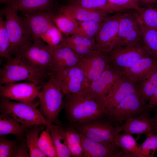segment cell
Wrapping results in <instances>:
<instances>
[{"mask_svg":"<svg viewBox=\"0 0 157 157\" xmlns=\"http://www.w3.org/2000/svg\"><path fill=\"white\" fill-rule=\"evenodd\" d=\"M63 104L66 119L71 125L97 117L109 116L110 113V108L87 91L65 94Z\"/></svg>","mask_w":157,"mask_h":157,"instance_id":"cell-1","label":"cell"},{"mask_svg":"<svg viewBox=\"0 0 157 157\" xmlns=\"http://www.w3.org/2000/svg\"><path fill=\"white\" fill-rule=\"evenodd\" d=\"M51 70L38 69L29 65L16 55L7 61L0 69V85L26 81L43 86L52 74Z\"/></svg>","mask_w":157,"mask_h":157,"instance_id":"cell-2","label":"cell"},{"mask_svg":"<svg viewBox=\"0 0 157 157\" xmlns=\"http://www.w3.org/2000/svg\"><path fill=\"white\" fill-rule=\"evenodd\" d=\"M64 95L52 72L49 80L41 88L38 97L39 110L50 124L54 123L60 126L63 124L59 119V116L64 109Z\"/></svg>","mask_w":157,"mask_h":157,"instance_id":"cell-3","label":"cell"},{"mask_svg":"<svg viewBox=\"0 0 157 157\" xmlns=\"http://www.w3.org/2000/svg\"><path fill=\"white\" fill-rule=\"evenodd\" d=\"M39 103H26L14 101L0 96L1 113L6 114L26 129L36 124H43L49 126L50 124L37 107Z\"/></svg>","mask_w":157,"mask_h":157,"instance_id":"cell-4","label":"cell"},{"mask_svg":"<svg viewBox=\"0 0 157 157\" xmlns=\"http://www.w3.org/2000/svg\"><path fill=\"white\" fill-rule=\"evenodd\" d=\"M88 138L108 145L116 144L120 126L110 116L99 117L71 125Z\"/></svg>","mask_w":157,"mask_h":157,"instance_id":"cell-5","label":"cell"},{"mask_svg":"<svg viewBox=\"0 0 157 157\" xmlns=\"http://www.w3.org/2000/svg\"><path fill=\"white\" fill-rule=\"evenodd\" d=\"M16 55L34 67L51 70V49L40 38L31 37L20 47Z\"/></svg>","mask_w":157,"mask_h":157,"instance_id":"cell-6","label":"cell"},{"mask_svg":"<svg viewBox=\"0 0 157 157\" xmlns=\"http://www.w3.org/2000/svg\"><path fill=\"white\" fill-rule=\"evenodd\" d=\"M131 10L122 12L113 48L143 42L138 14L135 10Z\"/></svg>","mask_w":157,"mask_h":157,"instance_id":"cell-7","label":"cell"},{"mask_svg":"<svg viewBox=\"0 0 157 157\" xmlns=\"http://www.w3.org/2000/svg\"><path fill=\"white\" fill-rule=\"evenodd\" d=\"M17 11L8 5L1 12L5 17L6 27L10 41L9 53L13 57L17 54L20 47L31 37Z\"/></svg>","mask_w":157,"mask_h":157,"instance_id":"cell-8","label":"cell"},{"mask_svg":"<svg viewBox=\"0 0 157 157\" xmlns=\"http://www.w3.org/2000/svg\"><path fill=\"white\" fill-rule=\"evenodd\" d=\"M154 108L144 102L138 90L127 96L116 107L111 108L109 116L120 126L126 120L150 113Z\"/></svg>","mask_w":157,"mask_h":157,"instance_id":"cell-9","label":"cell"},{"mask_svg":"<svg viewBox=\"0 0 157 157\" xmlns=\"http://www.w3.org/2000/svg\"><path fill=\"white\" fill-rule=\"evenodd\" d=\"M152 54L142 42L113 48L107 55L110 63L123 72L141 59Z\"/></svg>","mask_w":157,"mask_h":157,"instance_id":"cell-10","label":"cell"},{"mask_svg":"<svg viewBox=\"0 0 157 157\" xmlns=\"http://www.w3.org/2000/svg\"><path fill=\"white\" fill-rule=\"evenodd\" d=\"M64 94L82 93L89 86L85 74L78 66L60 69L52 72Z\"/></svg>","mask_w":157,"mask_h":157,"instance_id":"cell-11","label":"cell"},{"mask_svg":"<svg viewBox=\"0 0 157 157\" xmlns=\"http://www.w3.org/2000/svg\"><path fill=\"white\" fill-rule=\"evenodd\" d=\"M122 13L117 12L108 16L102 23L94 37L98 51L107 54L113 48L118 34Z\"/></svg>","mask_w":157,"mask_h":157,"instance_id":"cell-12","label":"cell"},{"mask_svg":"<svg viewBox=\"0 0 157 157\" xmlns=\"http://www.w3.org/2000/svg\"><path fill=\"white\" fill-rule=\"evenodd\" d=\"M42 86L33 83H9L0 85V95L11 100L33 103Z\"/></svg>","mask_w":157,"mask_h":157,"instance_id":"cell-13","label":"cell"},{"mask_svg":"<svg viewBox=\"0 0 157 157\" xmlns=\"http://www.w3.org/2000/svg\"><path fill=\"white\" fill-rule=\"evenodd\" d=\"M124 75L123 71L111 64L98 79L90 84L87 92L103 104L110 88Z\"/></svg>","mask_w":157,"mask_h":157,"instance_id":"cell-14","label":"cell"},{"mask_svg":"<svg viewBox=\"0 0 157 157\" xmlns=\"http://www.w3.org/2000/svg\"><path fill=\"white\" fill-rule=\"evenodd\" d=\"M111 64L107 54L97 51L90 56L81 58L78 66L90 85L98 79Z\"/></svg>","mask_w":157,"mask_h":157,"instance_id":"cell-15","label":"cell"},{"mask_svg":"<svg viewBox=\"0 0 157 157\" xmlns=\"http://www.w3.org/2000/svg\"><path fill=\"white\" fill-rule=\"evenodd\" d=\"M138 90V83L133 81L124 74L119 78L110 88L103 104L107 108H115L128 95Z\"/></svg>","mask_w":157,"mask_h":157,"instance_id":"cell-16","label":"cell"},{"mask_svg":"<svg viewBox=\"0 0 157 157\" xmlns=\"http://www.w3.org/2000/svg\"><path fill=\"white\" fill-rule=\"evenodd\" d=\"M78 131L83 149L82 157H126L124 152L116 144L108 145L94 141Z\"/></svg>","mask_w":157,"mask_h":157,"instance_id":"cell-17","label":"cell"},{"mask_svg":"<svg viewBox=\"0 0 157 157\" xmlns=\"http://www.w3.org/2000/svg\"><path fill=\"white\" fill-rule=\"evenodd\" d=\"M53 15L50 11L32 14L25 13L21 18L30 35L33 38H40L54 25Z\"/></svg>","mask_w":157,"mask_h":157,"instance_id":"cell-18","label":"cell"},{"mask_svg":"<svg viewBox=\"0 0 157 157\" xmlns=\"http://www.w3.org/2000/svg\"><path fill=\"white\" fill-rule=\"evenodd\" d=\"M51 49L52 72L64 68L78 66L81 58L68 46L60 43Z\"/></svg>","mask_w":157,"mask_h":157,"instance_id":"cell-19","label":"cell"},{"mask_svg":"<svg viewBox=\"0 0 157 157\" xmlns=\"http://www.w3.org/2000/svg\"><path fill=\"white\" fill-rule=\"evenodd\" d=\"M119 131L132 135L144 134L147 137L150 134L157 133V129L150 113H146L126 120L119 126Z\"/></svg>","mask_w":157,"mask_h":157,"instance_id":"cell-20","label":"cell"},{"mask_svg":"<svg viewBox=\"0 0 157 157\" xmlns=\"http://www.w3.org/2000/svg\"><path fill=\"white\" fill-rule=\"evenodd\" d=\"M59 11L78 21H92L102 23L108 16V13L103 10H91L71 5L62 6Z\"/></svg>","mask_w":157,"mask_h":157,"instance_id":"cell-21","label":"cell"},{"mask_svg":"<svg viewBox=\"0 0 157 157\" xmlns=\"http://www.w3.org/2000/svg\"><path fill=\"white\" fill-rule=\"evenodd\" d=\"M157 65V56L153 54L141 59L124 71V74L133 81L138 83Z\"/></svg>","mask_w":157,"mask_h":157,"instance_id":"cell-22","label":"cell"},{"mask_svg":"<svg viewBox=\"0 0 157 157\" xmlns=\"http://www.w3.org/2000/svg\"><path fill=\"white\" fill-rule=\"evenodd\" d=\"M8 5L18 11L32 14L51 11L53 0H16Z\"/></svg>","mask_w":157,"mask_h":157,"instance_id":"cell-23","label":"cell"},{"mask_svg":"<svg viewBox=\"0 0 157 157\" xmlns=\"http://www.w3.org/2000/svg\"><path fill=\"white\" fill-rule=\"evenodd\" d=\"M62 125L51 124L47 127V130L50 133L52 138L58 157H72L67 147L65 130Z\"/></svg>","mask_w":157,"mask_h":157,"instance_id":"cell-24","label":"cell"},{"mask_svg":"<svg viewBox=\"0 0 157 157\" xmlns=\"http://www.w3.org/2000/svg\"><path fill=\"white\" fill-rule=\"evenodd\" d=\"M115 142L125 153L126 157H141L139 145L132 135L124 131L117 135Z\"/></svg>","mask_w":157,"mask_h":157,"instance_id":"cell-25","label":"cell"},{"mask_svg":"<svg viewBox=\"0 0 157 157\" xmlns=\"http://www.w3.org/2000/svg\"><path fill=\"white\" fill-rule=\"evenodd\" d=\"M138 83L141 98L147 104L157 87V65L141 81Z\"/></svg>","mask_w":157,"mask_h":157,"instance_id":"cell-26","label":"cell"},{"mask_svg":"<svg viewBox=\"0 0 157 157\" xmlns=\"http://www.w3.org/2000/svg\"><path fill=\"white\" fill-rule=\"evenodd\" d=\"M26 129L8 115L0 114V136L11 134L19 138H26L25 132Z\"/></svg>","mask_w":157,"mask_h":157,"instance_id":"cell-27","label":"cell"},{"mask_svg":"<svg viewBox=\"0 0 157 157\" xmlns=\"http://www.w3.org/2000/svg\"><path fill=\"white\" fill-rule=\"evenodd\" d=\"M62 126L65 130L67 147L72 157H83V149L78 130L69 124L65 127L63 124Z\"/></svg>","mask_w":157,"mask_h":157,"instance_id":"cell-28","label":"cell"},{"mask_svg":"<svg viewBox=\"0 0 157 157\" xmlns=\"http://www.w3.org/2000/svg\"><path fill=\"white\" fill-rule=\"evenodd\" d=\"M45 125L38 124L33 125L26 129L25 137L29 150L30 157H46L47 156L40 150L38 146L39 134L43 131Z\"/></svg>","mask_w":157,"mask_h":157,"instance_id":"cell-29","label":"cell"},{"mask_svg":"<svg viewBox=\"0 0 157 157\" xmlns=\"http://www.w3.org/2000/svg\"><path fill=\"white\" fill-rule=\"evenodd\" d=\"M59 13L53 15L54 24L61 32L66 35H74L79 26L78 21L60 11Z\"/></svg>","mask_w":157,"mask_h":157,"instance_id":"cell-30","label":"cell"},{"mask_svg":"<svg viewBox=\"0 0 157 157\" xmlns=\"http://www.w3.org/2000/svg\"><path fill=\"white\" fill-rule=\"evenodd\" d=\"M138 17L142 41L146 47L157 56V29L146 25Z\"/></svg>","mask_w":157,"mask_h":157,"instance_id":"cell-31","label":"cell"},{"mask_svg":"<svg viewBox=\"0 0 157 157\" xmlns=\"http://www.w3.org/2000/svg\"><path fill=\"white\" fill-rule=\"evenodd\" d=\"M71 5L91 10H103L108 13L115 12L108 0H72Z\"/></svg>","mask_w":157,"mask_h":157,"instance_id":"cell-32","label":"cell"},{"mask_svg":"<svg viewBox=\"0 0 157 157\" xmlns=\"http://www.w3.org/2000/svg\"><path fill=\"white\" fill-rule=\"evenodd\" d=\"M136 11L143 23L148 26L157 29V4L140 7Z\"/></svg>","mask_w":157,"mask_h":157,"instance_id":"cell-33","label":"cell"},{"mask_svg":"<svg viewBox=\"0 0 157 157\" xmlns=\"http://www.w3.org/2000/svg\"><path fill=\"white\" fill-rule=\"evenodd\" d=\"M38 146L40 151L47 157H58L56 148L50 133L43 130L38 141Z\"/></svg>","mask_w":157,"mask_h":157,"instance_id":"cell-34","label":"cell"},{"mask_svg":"<svg viewBox=\"0 0 157 157\" xmlns=\"http://www.w3.org/2000/svg\"><path fill=\"white\" fill-rule=\"evenodd\" d=\"M2 14L0 16V56L7 60L11 59L13 56L9 53L10 41L6 28L5 21L3 20Z\"/></svg>","mask_w":157,"mask_h":157,"instance_id":"cell-35","label":"cell"},{"mask_svg":"<svg viewBox=\"0 0 157 157\" xmlns=\"http://www.w3.org/2000/svg\"><path fill=\"white\" fill-rule=\"evenodd\" d=\"M79 26L73 35L88 37H94L101 26L102 23L92 21H78Z\"/></svg>","mask_w":157,"mask_h":157,"instance_id":"cell-36","label":"cell"},{"mask_svg":"<svg viewBox=\"0 0 157 157\" xmlns=\"http://www.w3.org/2000/svg\"><path fill=\"white\" fill-rule=\"evenodd\" d=\"M140 145L141 157H153L157 150V133L149 135Z\"/></svg>","mask_w":157,"mask_h":157,"instance_id":"cell-37","label":"cell"},{"mask_svg":"<svg viewBox=\"0 0 157 157\" xmlns=\"http://www.w3.org/2000/svg\"><path fill=\"white\" fill-rule=\"evenodd\" d=\"M61 43L68 46H85L97 50L94 37L90 38L73 35L63 38Z\"/></svg>","mask_w":157,"mask_h":157,"instance_id":"cell-38","label":"cell"},{"mask_svg":"<svg viewBox=\"0 0 157 157\" xmlns=\"http://www.w3.org/2000/svg\"><path fill=\"white\" fill-rule=\"evenodd\" d=\"M40 38L51 48L60 44L63 39L61 31L55 25L49 28Z\"/></svg>","mask_w":157,"mask_h":157,"instance_id":"cell-39","label":"cell"},{"mask_svg":"<svg viewBox=\"0 0 157 157\" xmlns=\"http://www.w3.org/2000/svg\"><path fill=\"white\" fill-rule=\"evenodd\" d=\"M115 12H123L129 10L137 11L140 8L137 0H108Z\"/></svg>","mask_w":157,"mask_h":157,"instance_id":"cell-40","label":"cell"},{"mask_svg":"<svg viewBox=\"0 0 157 157\" xmlns=\"http://www.w3.org/2000/svg\"><path fill=\"white\" fill-rule=\"evenodd\" d=\"M19 140L17 137L13 140L7 139L5 136L0 137V157H12Z\"/></svg>","mask_w":157,"mask_h":157,"instance_id":"cell-41","label":"cell"},{"mask_svg":"<svg viewBox=\"0 0 157 157\" xmlns=\"http://www.w3.org/2000/svg\"><path fill=\"white\" fill-rule=\"evenodd\" d=\"M29 149L26 138H19V140L12 157H28V151Z\"/></svg>","mask_w":157,"mask_h":157,"instance_id":"cell-42","label":"cell"},{"mask_svg":"<svg viewBox=\"0 0 157 157\" xmlns=\"http://www.w3.org/2000/svg\"><path fill=\"white\" fill-rule=\"evenodd\" d=\"M140 7L157 4V0H137Z\"/></svg>","mask_w":157,"mask_h":157,"instance_id":"cell-43","label":"cell"},{"mask_svg":"<svg viewBox=\"0 0 157 157\" xmlns=\"http://www.w3.org/2000/svg\"><path fill=\"white\" fill-rule=\"evenodd\" d=\"M148 102L147 104L150 107L155 108L157 106V87Z\"/></svg>","mask_w":157,"mask_h":157,"instance_id":"cell-44","label":"cell"},{"mask_svg":"<svg viewBox=\"0 0 157 157\" xmlns=\"http://www.w3.org/2000/svg\"><path fill=\"white\" fill-rule=\"evenodd\" d=\"M155 126L157 129V111L156 112L155 115L152 118Z\"/></svg>","mask_w":157,"mask_h":157,"instance_id":"cell-45","label":"cell"},{"mask_svg":"<svg viewBox=\"0 0 157 157\" xmlns=\"http://www.w3.org/2000/svg\"><path fill=\"white\" fill-rule=\"evenodd\" d=\"M1 2L3 3H7L8 4L11 3L16 0H0Z\"/></svg>","mask_w":157,"mask_h":157,"instance_id":"cell-46","label":"cell"},{"mask_svg":"<svg viewBox=\"0 0 157 157\" xmlns=\"http://www.w3.org/2000/svg\"></svg>","mask_w":157,"mask_h":157,"instance_id":"cell-47","label":"cell"}]
</instances>
